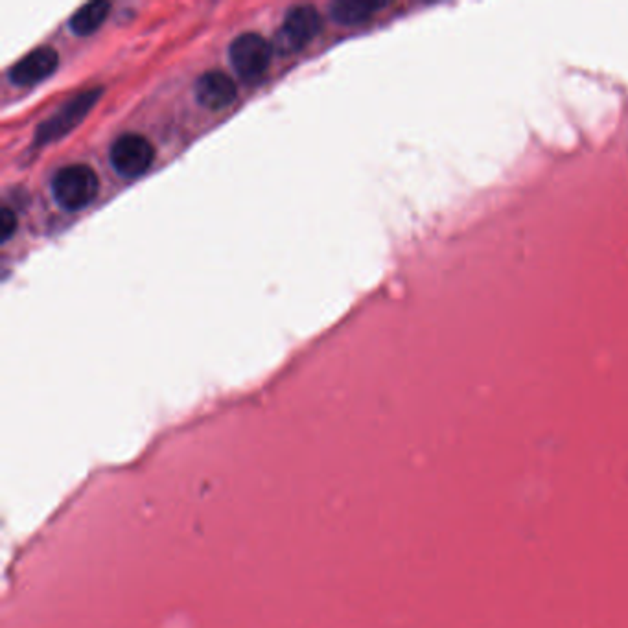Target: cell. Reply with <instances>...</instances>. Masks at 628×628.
<instances>
[{
    "mask_svg": "<svg viewBox=\"0 0 628 628\" xmlns=\"http://www.w3.org/2000/svg\"><path fill=\"white\" fill-rule=\"evenodd\" d=\"M109 161L118 175L126 179H137L152 168L155 148L144 135L124 133L111 144Z\"/></svg>",
    "mask_w": 628,
    "mask_h": 628,
    "instance_id": "cell-3",
    "label": "cell"
},
{
    "mask_svg": "<svg viewBox=\"0 0 628 628\" xmlns=\"http://www.w3.org/2000/svg\"><path fill=\"white\" fill-rule=\"evenodd\" d=\"M17 229V216L10 207H4L0 214V236H2V244H6L13 233Z\"/></svg>",
    "mask_w": 628,
    "mask_h": 628,
    "instance_id": "cell-10",
    "label": "cell"
},
{
    "mask_svg": "<svg viewBox=\"0 0 628 628\" xmlns=\"http://www.w3.org/2000/svg\"><path fill=\"white\" fill-rule=\"evenodd\" d=\"M100 94H102L100 89H94V91H85V93L78 94L76 98H72L70 102L59 109L56 115H52L47 122H43L39 126L37 135H35L37 142L47 144V142L67 135L70 129L76 128L83 118L87 117V113L91 111V107L98 100Z\"/></svg>",
    "mask_w": 628,
    "mask_h": 628,
    "instance_id": "cell-5",
    "label": "cell"
},
{
    "mask_svg": "<svg viewBox=\"0 0 628 628\" xmlns=\"http://www.w3.org/2000/svg\"><path fill=\"white\" fill-rule=\"evenodd\" d=\"M52 198L67 212H78L93 203L100 181L98 175L91 166L87 164H69L59 168L52 177Z\"/></svg>",
    "mask_w": 628,
    "mask_h": 628,
    "instance_id": "cell-1",
    "label": "cell"
},
{
    "mask_svg": "<svg viewBox=\"0 0 628 628\" xmlns=\"http://www.w3.org/2000/svg\"><path fill=\"white\" fill-rule=\"evenodd\" d=\"M382 8L384 4H373V2H334L330 6V15L336 23L343 26H358L369 21L374 13Z\"/></svg>",
    "mask_w": 628,
    "mask_h": 628,
    "instance_id": "cell-9",
    "label": "cell"
},
{
    "mask_svg": "<svg viewBox=\"0 0 628 628\" xmlns=\"http://www.w3.org/2000/svg\"><path fill=\"white\" fill-rule=\"evenodd\" d=\"M323 19L314 6L299 4L284 15V23L277 34V47L282 54H293L310 45L321 34Z\"/></svg>",
    "mask_w": 628,
    "mask_h": 628,
    "instance_id": "cell-4",
    "label": "cell"
},
{
    "mask_svg": "<svg viewBox=\"0 0 628 628\" xmlns=\"http://www.w3.org/2000/svg\"><path fill=\"white\" fill-rule=\"evenodd\" d=\"M194 94L199 105L207 107L210 111H220L229 105H233L238 98V87L229 74L221 70H209L203 72L196 80Z\"/></svg>",
    "mask_w": 628,
    "mask_h": 628,
    "instance_id": "cell-7",
    "label": "cell"
},
{
    "mask_svg": "<svg viewBox=\"0 0 628 628\" xmlns=\"http://www.w3.org/2000/svg\"><path fill=\"white\" fill-rule=\"evenodd\" d=\"M111 12V4L104 0H96L83 4L76 12L70 15L69 28L76 35H91L105 23L107 15Z\"/></svg>",
    "mask_w": 628,
    "mask_h": 628,
    "instance_id": "cell-8",
    "label": "cell"
},
{
    "mask_svg": "<svg viewBox=\"0 0 628 628\" xmlns=\"http://www.w3.org/2000/svg\"><path fill=\"white\" fill-rule=\"evenodd\" d=\"M58 65L59 56L54 48H35L8 70V78L17 87H30L47 80L48 76H52V72L58 69Z\"/></svg>",
    "mask_w": 628,
    "mask_h": 628,
    "instance_id": "cell-6",
    "label": "cell"
},
{
    "mask_svg": "<svg viewBox=\"0 0 628 628\" xmlns=\"http://www.w3.org/2000/svg\"><path fill=\"white\" fill-rule=\"evenodd\" d=\"M275 47L264 35L244 32L234 37L229 47V59L236 74L245 82H256L268 72Z\"/></svg>",
    "mask_w": 628,
    "mask_h": 628,
    "instance_id": "cell-2",
    "label": "cell"
}]
</instances>
